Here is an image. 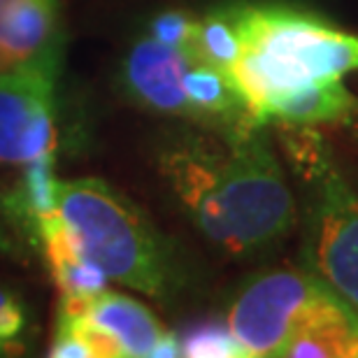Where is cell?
<instances>
[{"instance_id": "cell-1", "label": "cell", "mask_w": 358, "mask_h": 358, "mask_svg": "<svg viewBox=\"0 0 358 358\" xmlns=\"http://www.w3.org/2000/svg\"><path fill=\"white\" fill-rule=\"evenodd\" d=\"M266 128L184 133L159 154L161 175L193 226L231 256L277 245L298 221L296 198Z\"/></svg>"}, {"instance_id": "cell-2", "label": "cell", "mask_w": 358, "mask_h": 358, "mask_svg": "<svg viewBox=\"0 0 358 358\" xmlns=\"http://www.w3.org/2000/svg\"><path fill=\"white\" fill-rule=\"evenodd\" d=\"M228 10L242 40L231 77L259 124L270 98L358 70V35L319 14L279 3H238Z\"/></svg>"}, {"instance_id": "cell-3", "label": "cell", "mask_w": 358, "mask_h": 358, "mask_svg": "<svg viewBox=\"0 0 358 358\" xmlns=\"http://www.w3.org/2000/svg\"><path fill=\"white\" fill-rule=\"evenodd\" d=\"M59 217L77 249L133 291L163 298L173 284L166 242L126 196L98 177L59 184Z\"/></svg>"}, {"instance_id": "cell-4", "label": "cell", "mask_w": 358, "mask_h": 358, "mask_svg": "<svg viewBox=\"0 0 358 358\" xmlns=\"http://www.w3.org/2000/svg\"><path fill=\"white\" fill-rule=\"evenodd\" d=\"M289 149L310 186L307 270L358 312V193L319 138L293 140Z\"/></svg>"}, {"instance_id": "cell-5", "label": "cell", "mask_w": 358, "mask_h": 358, "mask_svg": "<svg viewBox=\"0 0 358 358\" xmlns=\"http://www.w3.org/2000/svg\"><path fill=\"white\" fill-rule=\"evenodd\" d=\"M349 305L310 270L279 268L242 286L226 312V326L249 358L279 356L300 328Z\"/></svg>"}, {"instance_id": "cell-6", "label": "cell", "mask_w": 358, "mask_h": 358, "mask_svg": "<svg viewBox=\"0 0 358 358\" xmlns=\"http://www.w3.org/2000/svg\"><path fill=\"white\" fill-rule=\"evenodd\" d=\"M59 324L68 326L93 358L179 356V340L147 305L105 289L89 300H63Z\"/></svg>"}, {"instance_id": "cell-7", "label": "cell", "mask_w": 358, "mask_h": 358, "mask_svg": "<svg viewBox=\"0 0 358 358\" xmlns=\"http://www.w3.org/2000/svg\"><path fill=\"white\" fill-rule=\"evenodd\" d=\"M54 63L0 73V166H26L56 152Z\"/></svg>"}, {"instance_id": "cell-8", "label": "cell", "mask_w": 358, "mask_h": 358, "mask_svg": "<svg viewBox=\"0 0 358 358\" xmlns=\"http://www.w3.org/2000/svg\"><path fill=\"white\" fill-rule=\"evenodd\" d=\"M189 52L163 45L152 35L140 38L128 49L121 80L135 103L152 112L189 121V103L182 89V73Z\"/></svg>"}, {"instance_id": "cell-9", "label": "cell", "mask_w": 358, "mask_h": 358, "mask_svg": "<svg viewBox=\"0 0 358 358\" xmlns=\"http://www.w3.org/2000/svg\"><path fill=\"white\" fill-rule=\"evenodd\" d=\"M61 38V0H0V73L54 63Z\"/></svg>"}, {"instance_id": "cell-10", "label": "cell", "mask_w": 358, "mask_h": 358, "mask_svg": "<svg viewBox=\"0 0 358 358\" xmlns=\"http://www.w3.org/2000/svg\"><path fill=\"white\" fill-rule=\"evenodd\" d=\"M259 119L266 126L279 124L289 128L354 124L358 119V98L345 87V80L317 82L270 98Z\"/></svg>"}, {"instance_id": "cell-11", "label": "cell", "mask_w": 358, "mask_h": 358, "mask_svg": "<svg viewBox=\"0 0 358 358\" xmlns=\"http://www.w3.org/2000/svg\"><path fill=\"white\" fill-rule=\"evenodd\" d=\"M33 238H38L45 252L47 266L63 300H89L107 289V275L77 249L59 217V210L40 221Z\"/></svg>"}, {"instance_id": "cell-12", "label": "cell", "mask_w": 358, "mask_h": 358, "mask_svg": "<svg viewBox=\"0 0 358 358\" xmlns=\"http://www.w3.org/2000/svg\"><path fill=\"white\" fill-rule=\"evenodd\" d=\"M240 52H242V40L228 7L198 19L191 54H196L200 59L224 68L226 73H231Z\"/></svg>"}, {"instance_id": "cell-13", "label": "cell", "mask_w": 358, "mask_h": 358, "mask_svg": "<svg viewBox=\"0 0 358 358\" xmlns=\"http://www.w3.org/2000/svg\"><path fill=\"white\" fill-rule=\"evenodd\" d=\"M179 356L189 358H249L245 347L235 340L231 328L219 321H205L184 333Z\"/></svg>"}, {"instance_id": "cell-14", "label": "cell", "mask_w": 358, "mask_h": 358, "mask_svg": "<svg viewBox=\"0 0 358 358\" xmlns=\"http://www.w3.org/2000/svg\"><path fill=\"white\" fill-rule=\"evenodd\" d=\"M28 335V307L17 291L0 284V354H17Z\"/></svg>"}, {"instance_id": "cell-15", "label": "cell", "mask_w": 358, "mask_h": 358, "mask_svg": "<svg viewBox=\"0 0 358 358\" xmlns=\"http://www.w3.org/2000/svg\"><path fill=\"white\" fill-rule=\"evenodd\" d=\"M198 19L186 12H163L149 21V35L163 45H170L182 52H191L193 38H196Z\"/></svg>"}, {"instance_id": "cell-16", "label": "cell", "mask_w": 358, "mask_h": 358, "mask_svg": "<svg viewBox=\"0 0 358 358\" xmlns=\"http://www.w3.org/2000/svg\"><path fill=\"white\" fill-rule=\"evenodd\" d=\"M21 233L14 228L10 212H7V198L5 191L0 189V254L10 256V259L24 261L26 259V249L21 245Z\"/></svg>"}]
</instances>
